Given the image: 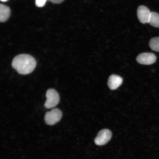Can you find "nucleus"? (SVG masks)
Returning a JSON list of instances; mask_svg holds the SVG:
<instances>
[{
	"instance_id": "obj_8",
	"label": "nucleus",
	"mask_w": 159,
	"mask_h": 159,
	"mask_svg": "<svg viewBox=\"0 0 159 159\" xmlns=\"http://www.w3.org/2000/svg\"><path fill=\"white\" fill-rule=\"evenodd\" d=\"M11 14V10L9 7L5 5H0V21L5 22L9 17Z\"/></svg>"
},
{
	"instance_id": "obj_3",
	"label": "nucleus",
	"mask_w": 159,
	"mask_h": 159,
	"mask_svg": "<svg viewBox=\"0 0 159 159\" xmlns=\"http://www.w3.org/2000/svg\"><path fill=\"white\" fill-rule=\"evenodd\" d=\"M62 116V112L59 109H53L45 115V120L46 123L49 125H53L60 120Z\"/></svg>"
},
{
	"instance_id": "obj_4",
	"label": "nucleus",
	"mask_w": 159,
	"mask_h": 159,
	"mask_svg": "<svg viewBox=\"0 0 159 159\" xmlns=\"http://www.w3.org/2000/svg\"><path fill=\"white\" fill-rule=\"evenodd\" d=\"M112 137V133L108 129H105L98 133L94 140L95 144L103 146L108 143Z\"/></svg>"
},
{
	"instance_id": "obj_6",
	"label": "nucleus",
	"mask_w": 159,
	"mask_h": 159,
	"mask_svg": "<svg viewBox=\"0 0 159 159\" xmlns=\"http://www.w3.org/2000/svg\"><path fill=\"white\" fill-rule=\"evenodd\" d=\"M151 14V12L150 10L146 6H139L137 10L138 18L140 22L143 24L148 23Z\"/></svg>"
},
{
	"instance_id": "obj_1",
	"label": "nucleus",
	"mask_w": 159,
	"mask_h": 159,
	"mask_svg": "<svg viewBox=\"0 0 159 159\" xmlns=\"http://www.w3.org/2000/svg\"><path fill=\"white\" fill-rule=\"evenodd\" d=\"M36 61L31 56L23 54L17 56L12 62V66L20 74L26 75L34 70Z\"/></svg>"
},
{
	"instance_id": "obj_7",
	"label": "nucleus",
	"mask_w": 159,
	"mask_h": 159,
	"mask_svg": "<svg viewBox=\"0 0 159 159\" xmlns=\"http://www.w3.org/2000/svg\"><path fill=\"white\" fill-rule=\"evenodd\" d=\"M123 82V79L119 75H112L109 77L108 84L110 89L115 90L122 84Z\"/></svg>"
},
{
	"instance_id": "obj_11",
	"label": "nucleus",
	"mask_w": 159,
	"mask_h": 159,
	"mask_svg": "<svg viewBox=\"0 0 159 159\" xmlns=\"http://www.w3.org/2000/svg\"><path fill=\"white\" fill-rule=\"evenodd\" d=\"M48 0H35V4L39 7H43L44 6Z\"/></svg>"
},
{
	"instance_id": "obj_12",
	"label": "nucleus",
	"mask_w": 159,
	"mask_h": 159,
	"mask_svg": "<svg viewBox=\"0 0 159 159\" xmlns=\"http://www.w3.org/2000/svg\"><path fill=\"white\" fill-rule=\"evenodd\" d=\"M48 1L53 3L59 4L62 2L64 0H48Z\"/></svg>"
},
{
	"instance_id": "obj_10",
	"label": "nucleus",
	"mask_w": 159,
	"mask_h": 159,
	"mask_svg": "<svg viewBox=\"0 0 159 159\" xmlns=\"http://www.w3.org/2000/svg\"><path fill=\"white\" fill-rule=\"evenodd\" d=\"M149 46L153 51L159 52V37H154L151 39Z\"/></svg>"
},
{
	"instance_id": "obj_13",
	"label": "nucleus",
	"mask_w": 159,
	"mask_h": 159,
	"mask_svg": "<svg viewBox=\"0 0 159 159\" xmlns=\"http://www.w3.org/2000/svg\"><path fill=\"white\" fill-rule=\"evenodd\" d=\"M8 1V0H1V1H2L3 2H7Z\"/></svg>"
},
{
	"instance_id": "obj_5",
	"label": "nucleus",
	"mask_w": 159,
	"mask_h": 159,
	"mask_svg": "<svg viewBox=\"0 0 159 159\" xmlns=\"http://www.w3.org/2000/svg\"><path fill=\"white\" fill-rule=\"evenodd\" d=\"M157 60L156 55L152 53H143L139 54L136 58L137 62L140 64L151 65L153 64Z\"/></svg>"
},
{
	"instance_id": "obj_9",
	"label": "nucleus",
	"mask_w": 159,
	"mask_h": 159,
	"mask_svg": "<svg viewBox=\"0 0 159 159\" xmlns=\"http://www.w3.org/2000/svg\"><path fill=\"white\" fill-rule=\"evenodd\" d=\"M148 23L152 26L159 28V14L155 12H151Z\"/></svg>"
},
{
	"instance_id": "obj_2",
	"label": "nucleus",
	"mask_w": 159,
	"mask_h": 159,
	"mask_svg": "<svg viewBox=\"0 0 159 159\" xmlns=\"http://www.w3.org/2000/svg\"><path fill=\"white\" fill-rule=\"evenodd\" d=\"M47 100L44 106L47 109H51L57 106L59 102V96L58 93L55 89H49L46 94Z\"/></svg>"
}]
</instances>
